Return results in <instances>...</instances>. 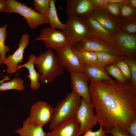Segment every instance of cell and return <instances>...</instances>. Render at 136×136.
Segmentation results:
<instances>
[{
    "label": "cell",
    "instance_id": "cell-39",
    "mask_svg": "<svg viewBox=\"0 0 136 136\" xmlns=\"http://www.w3.org/2000/svg\"><path fill=\"white\" fill-rule=\"evenodd\" d=\"M131 5L133 7L136 8V0H131L129 1Z\"/></svg>",
    "mask_w": 136,
    "mask_h": 136
},
{
    "label": "cell",
    "instance_id": "cell-33",
    "mask_svg": "<svg viewBox=\"0 0 136 136\" xmlns=\"http://www.w3.org/2000/svg\"><path fill=\"white\" fill-rule=\"evenodd\" d=\"M121 11L122 15L125 17L131 16L133 13V9L129 5H124L122 6Z\"/></svg>",
    "mask_w": 136,
    "mask_h": 136
},
{
    "label": "cell",
    "instance_id": "cell-41",
    "mask_svg": "<svg viewBox=\"0 0 136 136\" xmlns=\"http://www.w3.org/2000/svg\"><path fill=\"white\" fill-rule=\"evenodd\" d=\"M103 136H113L112 135H106V134L104 135Z\"/></svg>",
    "mask_w": 136,
    "mask_h": 136
},
{
    "label": "cell",
    "instance_id": "cell-16",
    "mask_svg": "<svg viewBox=\"0 0 136 136\" xmlns=\"http://www.w3.org/2000/svg\"><path fill=\"white\" fill-rule=\"evenodd\" d=\"M116 45L118 48L128 57L133 58L136 49V40L132 35L121 33L116 36Z\"/></svg>",
    "mask_w": 136,
    "mask_h": 136
},
{
    "label": "cell",
    "instance_id": "cell-34",
    "mask_svg": "<svg viewBox=\"0 0 136 136\" xmlns=\"http://www.w3.org/2000/svg\"><path fill=\"white\" fill-rule=\"evenodd\" d=\"M127 132L130 136H136V119L129 126Z\"/></svg>",
    "mask_w": 136,
    "mask_h": 136
},
{
    "label": "cell",
    "instance_id": "cell-28",
    "mask_svg": "<svg viewBox=\"0 0 136 136\" xmlns=\"http://www.w3.org/2000/svg\"><path fill=\"white\" fill-rule=\"evenodd\" d=\"M124 61L128 65L131 74V82L132 87L136 89V61L134 58L125 57Z\"/></svg>",
    "mask_w": 136,
    "mask_h": 136
},
{
    "label": "cell",
    "instance_id": "cell-9",
    "mask_svg": "<svg viewBox=\"0 0 136 136\" xmlns=\"http://www.w3.org/2000/svg\"><path fill=\"white\" fill-rule=\"evenodd\" d=\"M56 54L59 64L70 73H82L83 66L69 44L56 52Z\"/></svg>",
    "mask_w": 136,
    "mask_h": 136
},
{
    "label": "cell",
    "instance_id": "cell-10",
    "mask_svg": "<svg viewBox=\"0 0 136 136\" xmlns=\"http://www.w3.org/2000/svg\"><path fill=\"white\" fill-rule=\"evenodd\" d=\"M53 108L46 102L40 101L31 107L28 118L33 124L43 126L50 122L52 115Z\"/></svg>",
    "mask_w": 136,
    "mask_h": 136
},
{
    "label": "cell",
    "instance_id": "cell-23",
    "mask_svg": "<svg viewBox=\"0 0 136 136\" xmlns=\"http://www.w3.org/2000/svg\"><path fill=\"white\" fill-rule=\"evenodd\" d=\"M72 49L82 64L95 63L97 57L95 52L74 47Z\"/></svg>",
    "mask_w": 136,
    "mask_h": 136
},
{
    "label": "cell",
    "instance_id": "cell-4",
    "mask_svg": "<svg viewBox=\"0 0 136 136\" xmlns=\"http://www.w3.org/2000/svg\"><path fill=\"white\" fill-rule=\"evenodd\" d=\"M6 6L4 12L15 13L23 17L29 27L34 29L39 26L49 24L48 20L36 12L32 8L16 0H5Z\"/></svg>",
    "mask_w": 136,
    "mask_h": 136
},
{
    "label": "cell",
    "instance_id": "cell-25",
    "mask_svg": "<svg viewBox=\"0 0 136 136\" xmlns=\"http://www.w3.org/2000/svg\"><path fill=\"white\" fill-rule=\"evenodd\" d=\"M34 10L48 21L50 6V0H33Z\"/></svg>",
    "mask_w": 136,
    "mask_h": 136
},
{
    "label": "cell",
    "instance_id": "cell-8",
    "mask_svg": "<svg viewBox=\"0 0 136 136\" xmlns=\"http://www.w3.org/2000/svg\"><path fill=\"white\" fill-rule=\"evenodd\" d=\"M94 109L92 103L89 104L82 98L76 116L80 125L79 136L97 125Z\"/></svg>",
    "mask_w": 136,
    "mask_h": 136
},
{
    "label": "cell",
    "instance_id": "cell-31",
    "mask_svg": "<svg viewBox=\"0 0 136 136\" xmlns=\"http://www.w3.org/2000/svg\"><path fill=\"white\" fill-rule=\"evenodd\" d=\"M103 127L100 125L99 129L95 131L89 130L85 132L80 136H103L106 134V133L103 129Z\"/></svg>",
    "mask_w": 136,
    "mask_h": 136
},
{
    "label": "cell",
    "instance_id": "cell-36",
    "mask_svg": "<svg viewBox=\"0 0 136 136\" xmlns=\"http://www.w3.org/2000/svg\"><path fill=\"white\" fill-rule=\"evenodd\" d=\"M93 4L97 5L101 7H106L109 4L108 0H91Z\"/></svg>",
    "mask_w": 136,
    "mask_h": 136
},
{
    "label": "cell",
    "instance_id": "cell-22",
    "mask_svg": "<svg viewBox=\"0 0 136 136\" xmlns=\"http://www.w3.org/2000/svg\"><path fill=\"white\" fill-rule=\"evenodd\" d=\"M97 55L95 64L105 69L107 66L120 60L125 57L104 52H95Z\"/></svg>",
    "mask_w": 136,
    "mask_h": 136
},
{
    "label": "cell",
    "instance_id": "cell-7",
    "mask_svg": "<svg viewBox=\"0 0 136 136\" xmlns=\"http://www.w3.org/2000/svg\"><path fill=\"white\" fill-rule=\"evenodd\" d=\"M40 40L44 43L46 48L58 51L68 44L67 38L62 31L46 27L42 29L40 34L34 41Z\"/></svg>",
    "mask_w": 136,
    "mask_h": 136
},
{
    "label": "cell",
    "instance_id": "cell-20",
    "mask_svg": "<svg viewBox=\"0 0 136 136\" xmlns=\"http://www.w3.org/2000/svg\"><path fill=\"white\" fill-rule=\"evenodd\" d=\"M94 8L87 16L96 21L111 32L115 31L117 28V26L114 22L106 15L101 13L96 12Z\"/></svg>",
    "mask_w": 136,
    "mask_h": 136
},
{
    "label": "cell",
    "instance_id": "cell-18",
    "mask_svg": "<svg viewBox=\"0 0 136 136\" xmlns=\"http://www.w3.org/2000/svg\"><path fill=\"white\" fill-rule=\"evenodd\" d=\"M36 57L35 55H30L27 62L23 64L18 65L17 69V71L23 67L27 69L29 74L27 75V77L30 80V87L34 91L38 90L40 86V84L39 82L40 74L36 72L34 67V61Z\"/></svg>",
    "mask_w": 136,
    "mask_h": 136
},
{
    "label": "cell",
    "instance_id": "cell-2",
    "mask_svg": "<svg viewBox=\"0 0 136 136\" xmlns=\"http://www.w3.org/2000/svg\"><path fill=\"white\" fill-rule=\"evenodd\" d=\"M34 64L40 74L39 80L44 85L53 82L64 72V69L59 63L56 54L51 49L37 56Z\"/></svg>",
    "mask_w": 136,
    "mask_h": 136
},
{
    "label": "cell",
    "instance_id": "cell-1",
    "mask_svg": "<svg viewBox=\"0 0 136 136\" xmlns=\"http://www.w3.org/2000/svg\"><path fill=\"white\" fill-rule=\"evenodd\" d=\"M89 90L97 122L127 132L136 119V89L112 79L90 80Z\"/></svg>",
    "mask_w": 136,
    "mask_h": 136
},
{
    "label": "cell",
    "instance_id": "cell-5",
    "mask_svg": "<svg viewBox=\"0 0 136 136\" xmlns=\"http://www.w3.org/2000/svg\"><path fill=\"white\" fill-rule=\"evenodd\" d=\"M63 31L67 39L68 44L72 48L79 41L89 36L87 26L83 17L68 16Z\"/></svg>",
    "mask_w": 136,
    "mask_h": 136
},
{
    "label": "cell",
    "instance_id": "cell-11",
    "mask_svg": "<svg viewBox=\"0 0 136 136\" xmlns=\"http://www.w3.org/2000/svg\"><path fill=\"white\" fill-rule=\"evenodd\" d=\"M29 39L28 34H23L20 40L17 50L12 55L9 54L3 63L7 66V72L9 74L16 72L19 63L23 61V55L25 49L28 45Z\"/></svg>",
    "mask_w": 136,
    "mask_h": 136
},
{
    "label": "cell",
    "instance_id": "cell-3",
    "mask_svg": "<svg viewBox=\"0 0 136 136\" xmlns=\"http://www.w3.org/2000/svg\"><path fill=\"white\" fill-rule=\"evenodd\" d=\"M82 98L72 91L53 108L52 115L49 123V129L51 130L58 124L76 118Z\"/></svg>",
    "mask_w": 136,
    "mask_h": 136
},
{
    "label": "cell",
    "instance_id": "cell-15",
    "mask_svg": "<svg viewBox=\"0 0 136 136\" xmlns=\"http://www.w3.org/2000/svg\"><path fill=\"white\" fill-rule=\"evenodd\" d=\"M83 18L88 30L89 36L98 38L116 44L115 38L111 32L88 16L83 17Z\"/></svg>",
    "mask_w": 136,
    "mask_h": 136
},
{
    "label": "cell",
    "instance_id": "cell-30",
    "mask_svg": "<svg viewBox=\"0 0 136 136\" xmlns=\"http://www.w3.org/2000/svg\"><path fill=\"white\" fill-rule=\"evenodd\" d=\"M103 129L106 133H109L113 136H130L127 132L114 127H104Z\"/></svg>",
    "mask_w": 136,
    "mask_h": 136
},
{
    "label": "cell",
    "instance_id": "cell-14",
    "mask_svg": "<svg viewBox=\"0 0 136 136\" xmlns=\"http://www.w3.org/2000/svg\"><path fill=\"white\" fill-rule=\"evenodd\" d=\"M66 13L68 16L84 17L94 9L95 6L90 0H67Z\"/></svg>",
    "mask_w": 136,
    "mask_h": 136
},
{
    "label": "cell",
    "instance_id": "cell-37",
    "mask_svg": "<svg viewBox=\"0 0 136 136\" xmlns=\"http://www.w3.org/2000/svg\"><path fill=\"white\" fill-rule=\"evenodd\" d=\"M6 6L5 0H0V12H4Z\"/></svg>",
    "mask_w": 136,
    "mask_h": 136
},
{
    "label": "cell",
    "instance_id": "cell-24",
    "mask_svg": "<svg viewBox=\"0 0 136 136\" xmlns=\"http://www.w3.org/2000/svg\"><path fill=\"white\" fill-rule=\"evenodd\" d=\"M24 81L21 78L15 77L9 82L3 83L0 85V91L11 90H16L21 91L25 88Z\"/></svg>",
    "mask_w": 136,
    "mask_h": 136
},
{
    "label": "cell",
    "instance_id": "cell-27",
    "mask_svg": "<svg viewBox=\"0 0 136 136\" xmlns=\"http://www.w3.org/2000/svg\"><path fill=\"white\" fill-rule=\"evenodd\" d=\"M105 69L108 74L114 78L118 82L122 83L128 82L120 69L114 64L107 66Z\"/></svg>",
    "mask_w": 136,
    "mask_h": 136
},
{
    "label": "cell",
    "instance_id": "cell-19",
    "mask_svg": "<svg viewBox=\"0 0 136 136\" xmlns=\"http://www.w3.org/2000/svg\"><path fill=\"white\" fill-rule=\"evenodd\" d=\"M43 127L33 124L27 117L23 122L22 127L15 132L20 136H46Z\"/></svg>",
    "mask_w": 136,
    "mask_h": 136
},
{
    "label": "cell",
    "instance_id": "cell-40",
    "mask_svg": "<svg viewBox=\"0 0 136 136\" xmlns=\"http://www.w3.org/2000/svg\"><path fill=\"white\" fill-rule=\"evenodd\" d=\"M10 80L9 78L7 76H6L1 81H0V84H1L2 83H4L6 81H8Z\"/></svg>",
    "mask_w": 136,
    "mask_h": 136
},
{
    "label": "cell",
    "instance_id": "cell-38",
    "mask_svg": "<svg viewBox=\"0 0 136 136\" xmlns=\"http://www.w3.org/2000/svg\"><path fill=\"white\" fill-rule=\"evenodd\" d=\"M108 1L109 4L114 3L118 4L124 3L125 1L123 0H108Z\"/></svg>",
    "mask_w": 136,
    "mask_h": 136
},
{
    "label": "cell",
    "instance_id": "cell-32",
    "mask_svg": "<svg viewBox=\"0 0 136 136\" xmlns=\"http://www.w3.org/2000/svg\"><path fill=\"white\" fill-rule=\"evenodd\" d=\"M119 5L118 4L109 3L107 5L106 7L111 13L117 16L119 15L120 13Z\"/></svg>",
    "mask_w": 136,
    "mask_h": 136
},
{
    "label": "cell",
    "instance_id": "cell-6",
    "mask_svg": "<svg viewBox=\"0 0 136 136\" xmlns=\"http://www.w3.org/2000/svg\"><path fill=\"white\" fill-rule=\"evenodd\" d=\"M73 47L94 52H104L125 57L124 54L114 43L89 36L78 42Z\"/></svg>",
    "mask_w": 136,
    "mask_h": 136
},
{
    "label": "cell",
    "instance_id": "cell-12",
    "mask_svg": "<svg viewBox=\"0 0 136 136\" xmlns=\"http://www.w3.org/2000/svg\"><path fill=\"white\" fill-rule=\"evenodd\" d=\"M70 73L72 91L80 96L88 103L91 104L88 85L89 79L82 73Z\"/></svg>",
    "mask_w": 136,
    "mask_h": 136
},
{
    "label": "cell",
    "instance_id": "cell-35",
    "mask_svg": "<svg viewBox=\"0 0 136 136\" xmlns=\"http://www.w3.org/2000/svg\"><path fill=\"white\" fill-rule=\"evenodd\" d=\"M124 29L127 32L130 33H135L136 32V25L135 23H131L124 27Z\"/></svg>",
    "mask_w": 136,
    "mask_h": 136
},
{
    "label": "cell",
    "instance_id": "cell-26",
    "mask_svg": "<svg viewBox=\"0 0 136 136\" xmlns=\"http://www.w3.org/2000/svg\"><path fill=\"white\" fill-rule=\"evenodd\" d=\"M7 25V24L2 27H0V65L3 63L6 58L7 53L10 52L9 47L5 44V41L7 36L6 30Z\"/></svg>",
    "mask_w": 136,
    "mask_h": 136
},
{
    "label": "cell",
    "instance_id": "cell-21",
    "mask_svg": "<svg viewBox=\"0 0 136 136\" xmlns=\"http://www.w3.org/2000/svg\"><path fill=\"white\" fill-rule=\"evenodd\" d=\"M55 0H50V6L48 20L50 27L54 29H58L62 31L65 27V24L59 20L57 14L55 6Z\"/></svg>",
    "mask_w": 136,
    "mask_h": 136
},
{
    "label": "cell",
    "instance_id": "cell-17",
    "mask_svg": "<svg viewBox=\"0 0 136 136\" xmlns=\"http://www.w3.org/2000/svg\"><path fill=\"white\" fill-rule=\"evenodd\" d=\"M82 73L89 80L100 81L110 80L112 79L109 77L105 69L95 63L82 64Z\"/></svg>",
    "mask_w": 136,
    "mask_h": 136
},
{
    "label": "cell",
    "instance_id": "cell-29",
    "mask_svg": "<svg viewBox=\"0 0 136 136\" xmlns=\"http://www.w3.org/2000/svg\"><path fill=\"white\" fill-rule=\"evenodd\" d=\"M113 64L120 69L127 81L129 82V81L131 80V73L129 66L126 63L122 60Z\"/></svg>",
    "mask_w": 136,
    "mask_h": 136
},
{
    "label": "cell",
    "instance_id": "cell-13",
    "mask_svg": "<svg viewBox=\"0 0 136 136\" xmlns=\"http://www.w3.org/2000/svg\"><path fill=\"white\" fill-rule=\"evenodd\" d=\"M79 123L76 118L62 122L46 133V136H79Z\"/></svg>",
    "mask_w": 136,
    "mask_h": 136
}]
</instances>
